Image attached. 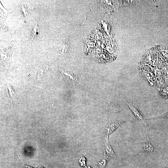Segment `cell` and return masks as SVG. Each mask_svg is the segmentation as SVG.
Masks as SVG:
<instances>
[{
	"mask_svg": "<svg viewBox=\"0 0 168 168\" xmlns=\"http://www.w3.org/2000/svg\"><path fill=\"white\" fill-rule=\"evenodd\" d=\"M147 142L143 143L142 149L139 152V154L143 152L150 154H153L159 150L154 143L151 142L147 133Z\"/></svg>",
	"mask_w": 168,
	"mask_h": 168,
	"instance_id": "6da1fadb",
	"label": "cell"
},
{
	"mask_svg": "<svg viewBox=\"0 0 168 168\" xmlns=\"http://www.w3.org/2000/svg\"><path fill=\"white\" fill-rule=\"evenodd\" d=\"M125 101L128 107L132 113L134 114L136 118L140 122L144 125L149 130V127L144 118H143V116L141 114L140 111L137 108L133 105L130 103L126 101Z\"/></svg>",
	"mask_w": 168,
	"mask_h": 168,
	"instance_id": "7a4b0ae2",
	"label": "cell"
},
{
	"mask_svg": "<svg viewBox=\"0 0 168 168\" xmlns=\"http://www.w3.org/2000/svg\"><path fill=\"white\" fill-rule=\"evenodd\" d=\"M60 71L63 76L70 83L74 85H78L80 83L77 78L73 73L69 71L60 69Z\"/></svg>",
	"mask_w": 168,
	"mask_h": 168,
	"instance_id": "3957f363",
	"label": "cell"
},
{
	"mask_svg": "<svg viewBox=\"0 0 168 168\" xmlns=\"http://www.w3.org/2000/svg\"><path fill=\"white\" fill-rule=\"evenodd\" d=\"M124 122V121H122L119 122H110L106 129L107 140H108V136L113 132L120 125Z\"/></svg>",
	"mask_w": 168,
	"mask_h": 168,
	"instance_id": "277c9868",
	"label": "cell"
},
{
	"mask_svg": "<svg viewBox=\"0 0 168 168\" xmlns=\"http://www.w3.org/2000/svg\"><path fill=\"white\" fill-rule=\"evenodd\" d=\"M105 155L106 158H111L116 157V156L111 146L107 143L105 147Z\"/></svg>",
	"mask_w": 168,
	"mask_h": 168,
	"instance_id": "5b68a950",
	"label": "cell"
},
{
	"mask_svg": "<svg viewBox=\"0 0 168 168\" xmlns=\"http://www.w3.org/2000/svg\"><path fill=\"white\" fill-rule=\"evenodd\" d=\"M32 29L31 31V36L32 37L34 38H39L40 36L41 35L40 34V31L39 28L37 25V23H33L31 24Z\"/></svg>",
	"mask_w": 168,
	"mask_h": 168,
	"instance_id": "8992f818",
	"label": "cell"
},
{
	"mask_svg": "<svg viewBox=\"0 0 168 168\" xmlns=\"http://www.w3.org/2000/svg\"><path fill=\"white\" fill-rule=\"evenodd\" d=\"M107 162V159L105 158L102 160V161L97 163L99 168H106Z\"/></svg>",
	"mask_w": 168,
	"mask_h": 168,
	"instance_id": "52a82bcc",
	"label": "cell"
},
{
	"mask_svg": "<svg viewBox=\"0 0 168 168\" xmlns=\"http://www.w3.org/2000/svg\"><path fill=\"white\" fill-rule=\"evenodd\" d=\"M161 93L162 97L164 98H168V86L163 87L161 90Z\"/></svg>",
	"mask_w": 168,
	"mask_h": 168,
	"instance_id": "ba28073f",
	"label": "cell"
},
{
	"mask_svg": "<svg viewBox=\"0 0 168 168\" xmlns=\"http://www.w3.org/2000/svg\"><path fill=\"white\" fill-rule=\"evenodd\" d=\"M78 161L81 167H86V160L84 156L81 155L80 156Z\"/></svg>",
	"mask_w": 168,
	"mask_h": 168,
	"instance_id": "9c48e42d",
	"label": "cell"
},
{
	"mask_svg": "<svg viewBox=\"0 0 168 168\" xmlns=\"http://www.w3.org/2000/svg\"><path fill=\"white\" fill-rule=\"evenodd\" d=\"M166 118L168 119V111L164 114L155 117L151 118L149 119H155L159 118Z\"/></svg>",
	"mask_w": 168,
	"mask_h": 168,
	"instance_id": "30bf717a",
	"label": "cell"
},
{
	"mask_svg": "<svg viewBox=\"0 0 168 168\" xmlns=\"http://www.w3.org/2000/svg\"><path fill=\"white\" fill-rule=\"evenodd\" d=\"M85 168H92V167L90 166H88L87 167H85Z\"/></svg>",
	"mask_w": 168,
	"mask_h": 168,
	"instance_id": "8fae6325",
	"label": "cell"
},
{
	"mask_svg": "<svg viewBox=\"0 0 168 168\" xmlns=\"http://www.w3.org/2000/svg\"><path fill=\"white\" fill-rule=\"evenodd\" d=\"M166 168H168V166Z\"/></svg>",
	"mask_w": 168,
	"mask_h": 168,
	"instance_id": "7c38bea8",
	"label": "cell"
}]
</instances>
